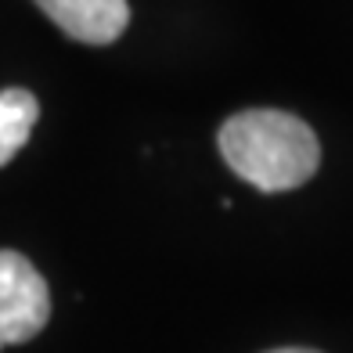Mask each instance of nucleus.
<instances>
[{"label": "nucleus", "mask_w": 353, "mask_h": 353, "mask_svg": "<svg viewBox=\"0 0 353 353\" xmlns=\"http://www.w3.org/2000/svg\"><path fill=\"white\" fill-rule=\"evenodd\" d=\"M0 350H4V343H0Z\"/></svg>", "instance_id": "obj_6"}, {"label": "nucleus", "mask_w": 353, "mask_h": 353, "mask_svg": "<svg viewBox=\"0 0 353 353\" xmlns=\"http://www.w3.org/2000/svg\"><path fill=\"white\" fill-rule=\"evenodd\" d=\"M40 119V101L22 87L0 90V166H8L26 148L29 134Z\"/></svg>", "instance_id": "obj_4"}, {"label": "nucleus", "mask_w": 353, "mask_h": 353, "mask_svg": "<svg viewBox=\"0 0 353 353\" xmlns=\"http://www.w3.org/2000/svg\"><path fill=\"white\" fill-rule=\"evenodd\" d=\"M51 321V288L14 249H0V343L22 346Z\"/></svg>", "instance_id": "obj_2"}, {"label": "nucleus", "mask_w": 353, "mask_h": 353, "mask_svg": "<svg viewBox=\"0 0 353 353\" xmlns=\"http://www.w3.org/2000/svg\"><path fill=\"white\" fill-rule=\"evenodd\" d=\"M37 4L65 37L90 47L116 43L123 29L130 26L126 0H37Z\"/></svg>", "instance_id": "obj_3"}, {"label": "nucleus", "mask_w": 353, "mask_h": 353, "mask_svg": "<svg viewBox=\"0 0 353 353\" xmlns=\"http://www.w3.org/2000/svg\"><path fill=\"white\" fill-rule=\"evenodd\" d=\"M220 155L245 184L260 191H292L321 166L317 134L292 112L245 108L220 126Z\"/></svg>", "instance_id": "obj_1"}, {"label": "nucleus", "mask_w": 353, "mask_h": 353, "mask_svg": "<svg viewBox=\"0 0 353 353\" xmlns=\"http://www.w3.org/2000/svg\"><path fill=\"white\" fill-rule=\"evenodd\" d=\"M270 353H317V350H270Z\"/></svg>", "instance_id": "obj_5"}]
</instances>
